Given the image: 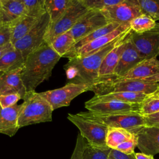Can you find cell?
<instances>
[{"label":"cell","mask_w":159,"mask_h":159,"mask_svg":"<svg viewBox=\"0 0 159 159\" xmlns=\"http://www.w3.org/2000/svg\"><path fill=\"white\" fill-rule=\"evenodd\" d=\"M137 146V136L134 134L132 139L126 140L119 145L115 150H117L125 155H131L135 153L134 150Z\"/></svg>","instance_id":"cell-35"},{"label":"cell","mask_w":159,"mask_h":159,"mask_svg":"<svg viewBox=\"0 0 159 159\" xmlns=\"http://www.w3.org/2000/svg\"><path fill=\"white\" fill-rule=\"evenodd\" d=\"M88 11L80 0H76L57 20L50 22L45 38V42L50 45L57 37L70 30Z\"/></svg>","instance_id":"cell-8"},{"label":"cell","mask_w":159,"mask_h":159,"mask_svg":"<svg viewBox=\"0 0 159 159\" xmlns=\"http://www.w3.org/2000/svg\"><path fill=\"white\" fill-rule=\"evenodd\" d=\"M131 31L130 29L124 33L112 50L106 56L101 65L98 79L109 77L113 75L114 71L125 48Z\"/></svg>","instance_id":"cell-16"},{"label":"cell","mask_w":159,"mask_h":159,"mask_svg":"<svg viewBox=\"0 0 159 159\" xmlns=\"http://www.w3.org/2000/svg\"><path fill=\"white\" fill-rule=\"evenodd\" d=\"M137 136V147L142 153L153 156L159 153V127H143Z\"/></svg>","instance_id":"cell-19"},{"label":"cell","mask_w":159,"mask_h":159,"mask_svg":"<svg viewBox=\"0 0 159 159\" xmlns=\"http://www.w3.org/2000/svg\"><path fill=\"white\" fill-rule=\"evenodd\" d=\"M158 83H149L134 79L107 77L98 79L90 87L89 91L94 96L104 95L112 93L132 92L144 94L155 93Z\"/></svg>","instance_id":"cell-3"},{"label":"cell","mask_w":159,"mask_h":159,"mask_svg":"<svg viewBox=\"0 0 159 159\" xmlns=\"http://www.w3.org/2000/svg\"><path fill=\"white\" fill-rule=\"evenodd\" d=\"M129 24L132 32L141 34L154 28L157 22L149 16L142 14L132 19Z\"/></svg>","instance_id":"cell-31"},{"label":"cell","mask_w":159,"mask_h":159,"mask_svg":"<svg viewBox=\"0 0 159 159\" xmlns=\"http://www.w3.org/2000/svg\"><path fill=\"white\" fill-rule=\"evenodd\" d=\"M130 29V24H122L119 26L114 31L103 35L89 43L81 47L77 50L67 53L63 56V57L68 58V59L73 58L76 57H82L84 56L90 55L99 51L100 49L122 35L124 33L127 32Z\"/></svg>","instance_id":"cell-14"},{"label":"cell","mask_w":159,"mask_h":159,"mask_svg":"<svg viewBox=\"0 0 159 159\" xmlns=\"http://www.w3.org/2000/svg\"><path fill=\"white\" fill-rule=\"evenodd\" d=\"M60 58L46 42L26 57L22 68L21 78L27 92L35 91L40 83L51 76Z\"/></svg>","instance_id":"cell-1"},{"label":"cell","mask_w":159,"mask_h":159,"mask_svg":"<svg viewBox=\"0 0 159 159\" xmlns=\"http://www.w3.org/2000/svg\"><path fill=\"white\" fill-rule=\"evenodd\" d=\"M130 39L141 58L148 60L159 55V23L147 32L138 34L130 32Z\"/></svg>","instance_id":"cell-10"},{"label":"cell","mask_w":159,"mask_h":159,"mask_svg":"<svg viewBox=\"0 0 159 159\" xmlns=\"http://www.w3.org/2000/svg\"><path fill=\"white\" fill-rule=\"evenodd\" d=\"M11 43V27L3 24L0 27V47Z\"/></svg>","instance_id":"cell-38"},{"label":"cell","mask_w":159,"mask_h":159,"mask_svg":"<svg viewBox=\"0 0 159 159\" xmlns=\"http://www.w3.org/2000/svg\"><path fill=\"white\" fill-rule=\"evenodd\" d=\"M88 111L102 115H113L137 112L139 104L91 98L84 103Z\"/></svg>","instance_id":"cell-13"},{"label":"cell","mask_w":159,"mask_h":159,"mask_svg":"<svg viewBox=\"0 0 159 159\" xmlns=\"http://www.w3.org/2000/svg\"><path fill=\"white\" fill-rule=\"evenodd\" d=\"M143 14L155 22L159 20V0H137Z\"/></svg>","instance_id":"cell-33"},{"label":"cell","mask_w":159,"mask_h":159,"mask_svg":"<svg viewBox=\"0 0 159 159\" xmlns=\"http://www.w3.org/2000/svg\"><path fill=\"white\" fill-rule=\"evenodd\" d=\"M3 25L2 20V12H1V2H0V27Z\"/></svg>","instance_id":"cell-43"},{"label":"cell","mask_w":159,"mask_h":159,"mask_svg":"<svg viewBox=\"0 0 159 159\" xmlns=\"http://www.w3.org/2000/svg\"><path fill=\"white\" fill-rule=\"evenodd\" d=\"M75 42L71 30H69L57 37L50 45L55 52L63 57L71 48Z\"/></svg>","instance_id":"cell-28"},{"label":"cell","mask_w":159,"mask_h":159,"mask_svg":"<svg viewBox=\"0 0 159 159\" xmlns=\"http://www.w3.org/2000/svg\"><path fill=\"white\" fill-rule=\"evenodd\" d=\"M147 94L132 92L112 93L104 95L94 96L93 98L102 101H115L126 103L140 104L144 99Z\"/></svg>","instance_id":"cell-23"},{"label":"cell","mask_w":159,"mask_h":159,"mask_svg":"<svg viewBox=\"0 0 159 159\" xmlns=\"http://www.w3.org/2000/svg\"><path fill=\"white\" fill-rule=\"evenodd\" d=\"M2 73H3V72H2V71H0V77H1V76L2 75Z\"/></svg>","instance_id":"cell-45"},{"label":"cell","mask_w":159,"mask_h":159,"mask_svg":"<svg viewBox=\"0 0 159 159\" xmlns=\"http://www.w3.org/2000/svg\"><path fill=\"white\" fill-rule=\"evenodd\" d=\"M39 17L24 16L10 25L11 27V43L14 45L17 41L24 37L32 28Z\"/></svg>","instance_id":"cell-22"},{"label":"cell","mask_w":159,"mask_h":159,"mask_svg":"<svg viewBox=\"0 0 159 159\" xmlns=\"http://www.w3.org/2000/svg\"><path fill=\"white\" fill-rule=\"evenodd\" d=\"M22 104L2 108L0 106V134L13 137L18 130L19 117Z\"/></svg>","instance_id":"cell-20"},{"label":"cell","mask_w":159,"mask_h":159,"mask_svg":"<svg viewBox=\"0 0 159 159\" xmlns=\"http://www.w3.org/2000/svg\"><path fill=\"white\" fill-rule=\"evenodd\" d=\"M134 135V134L122 128L108 127L106 138V145L112 149H116L122 142L132 139Z\"/></svg>","instance_id":"cell-27"},{"label":"cell","mask_w":159,"mask_h":159,"mask_svg":"<svg viewBox=\"0 0 159 159\" xmlns=\"http://www.w3.org/2000/svg\"><path fill=\"white\" fill-rule=\"evenodd\" d=\"M124 34L94 54L69 59L63 66L68 83L84 84L90 88L99 77V69L104 58Z\"/></svg>","instance_id":"cell-2"},{"label":"cell","mask_w":159,"mask_h":159,"mask_svg":"<svg viewBox=\"0 0 159 159\" xmlns=\"http://www.w3.org/2000/svg\"><path fill=\"white\" fill-rule=\"evenodd\" d=\"M67 118L77 127L80 135L88 143L100 147L107 146L106 138L108 127L98 121L84 117L79 113L75 114L69 113Z\"/></svg>","instance_id":"cell-7"},{"label":"cell","mask_w":159,"mask_h":159,"mask_svg":"<svg viewBox=\"0 0 159 159\" xmlns=\"http://www.w3.org/2000/svg\"><path fill=\"white\" fill-rule=\"evenodd\" d=\"M89 91V86L84 84L67 83L64 86L39 93L51 105L53 110L68 106L71 101L81 93Z\"/></svg>","instance_id":"cell-9"},{"label":"cell","mask_w":159,"mask_h":159,"mask_svg":"<svg viewBox=\"0 0 159 159\" xmlns=\"http://www.w3.org/2000/svg\"><path fill=\"white\" fill-rule=\"evenodd\" d=\"M22 68L4 72L0 77V96L18 94L23 99L27 91L21 78Z\"/></svg>","instance_id":"cell-17"},{"label":"cell","mask_w":159,"mask_h":159,"mask_svg":"<svg viewBox=\"0 0 159 159\" xmlns=\"http://www.w3.org/2000/svg\"><path fill=\"white\" fill-rule=\"evenodd\" d=\"M86 143V140L79 134L78 135L76 145L70 159H81L82 153Z\"/></svg>","instance_id":"cell-37"},{"label":"cell","mask_w":159,"mask_h":159,"mask_svg":"<svg viewBox=\"0 0 159 159\" xmlns=\"http://www.w3.org/2000/svg\"><path fill=\"white\" fill-rule=\"evenodd\" d=\"M144 127H159V112L143 116Z\"/></svg>","instance_id":"cell-39"},{"label":"cell","mask_w":159,"mask_h":159,"mask_svg":"<svg viewBox=\"0 0 159 159\" xmlns=\"http://www.w3.org/2000/svg\"><path fill=\"white\" fill-rule=\"evenodd\" d=\"M21 96L18 94H9L0 96V106L2 108H6L17 104V102L21 99Z\"/></svg>","instance_id":"cell-36"},{"label":"cell","mask_w":159,"mask_h":159,"mask_svg":"<svg viewBox=\"0 0 159 159\" xmlns=\"http://www.w3.org/2000/svg\"><path fill=\"white\" fill-rule=\"evenodd\" d=\"M155 93L159 94V83H158V88H157V91H156Z\"/></svg>","instance_id":"cell-44"},{"label":"cell","mask_w":159,"mask_h":159,"mask_svg":"<svg viewBox=\"0 0 159 159\" xmlns=\"http://www.w3.org/2000/svg\"><path fill=\"white\" fill-rule=\"evenodd\" d=\"M23 99L18 120L19 128L52 120L53 110L39 93L27 92Z\"/></svg>","instance_id":"cell-4"},{"label":"cell","mask_w":159,"mask_h":159,"mask_svg":"<svg viewBox=\"0 0 159 159\" xmlns=\"http://www.w3.org/2000/svg\"><path fill=\"white\" fill-rule=\"evenodd\" d=\"M25 59L21 52L12 48L5 53L0 58V71L3 73L22 68Z\"/></svg>","instance_id":"cell-24"},{"label":"cell","mask_w":159,"mask_h":159,"mask_svg":"<svg viewBox=\"0 0 159 159\" xmlns=\"http://www.w3.org/2000/svg\"><path fill=\"white\" fill-rule=\"evenodd\" d=\"M25 7V15L34 17H39L46 12L45 0H22Z\"/></svg>","instance_id":"cell-32"},{"label":"cell","mask_w":159,"mask_h":159,"mask_svg":"<svg viewBox=\"0 0 159 159\" xmlns=\"http://www.w3.org/2000/svg\"><path fill=\"white\" fill-rule=\"evenodd\" d=\"M135 159H154L153 156L143 153H135Z\"/></svg>","instance_id":"cell-42"},{"label":"cell","mask_w":159,"mask_h":159,"mask_svg":"<svg viewBox=\"0 0 159 159\" xmlns=\"http://www.w3.org/2000/svg\"><path fill=\"white\" fill-rule=\"evenodd\" d=\"M121 24H118V23L111 22V23H109L108 24H107L106 25L103 26V27L93 31V32L90 33L86 37H83V39H81L80 40L75 42V43L73 45V46L71 47V48L66 54L73 52L77 50L78 49H79L80 48H81V47L84 46V45L89 43L90 42H92L103 35H105L114 31Z\"/></svg>","instance_id":"cell-26"},{"label":"cell","mask_w":159,"mask_h":159,"mask_svg":"<svg viewBox=\"0 0 159 159\" xmlns=\"http://www.w3.org/2000/svg\"><path fill=\"white\" fill-rule=\"evenodd\" d=\"M108 159H135V153L131 155H125L117 150L112 149Z\"/></svg>","instance_id":"cell-40"},{"label":"cell","mask_w":159,"mask_h":159,"mask_svg":"<svg viewBox=\"0 0 159 159\" xmlns=\"http://www.w3.org/2000/svg\"><path fill=\"white\" fill-rule=\"evenodd\" d=\"M111 150L107 146L93 145L86 142L81 159H108Z\"/></svg>","instance_id":"cell-30"},{"label":"cell","mask_w":159,"mask_h":159,"mask_svg":"<svg viewBox=\"0 0 159 159\" xmlns=\"http://www.w3.org/2000/svg\"><path fill=\"white\" fill-rule=\"evenodd\" d=\"M80 2L89 10L101 11L104 9L116 5L122 0H80Z\"/></svg>","instance_id":"cell-34"},{"label":"cell","mask_w":159,"mask_h":159,"mask_svg":"<svg viewBox=\"0 0 159 159\" xmlns=\"http://www.w3.org/2000/svg\"><path fill=\"white\" fill-rule=\"evenodd\" d=\"M76 0H45L46 12L48 14L51 23L57 20Z\"/></svg>","instance_id":"cell-25"},{"label":"cell","mask_w":159,"mask_h":159,"mask_svg":"<svg viewBox=\"0 0 159 159\" xmlns=\"http://www.w3.org/2000/svg\"><path fill=\"white\" fill-rule=\"evenodd\" d=\"M12 48H14V45L11 43L7 44L4 46L1 47H0V58L5 53H6L7 52H8L9 50H10Z\"/></svg>","instance_id":"cell-41"},{"label":"cell","mask_w":159,"mask_h":159,"mask_svg":"<svg viewBox=\"0 0 159 159\" xmlns=\"http://www.w3.org/2000/svg\"><path fill=\"white\" fill-rule=\"evenodd\" d=\"M109 22L100 11L89 10L70 30L76 42Z\"/></svg>","instance_id":"cell-12"},{"label":"cell","mask_w":159,"mask_h":159,"mask_svg":"<svg viewBox=\"0 0 159 159\" xmlns=\"http://www.w3.org/2000/svg\"><path fill=\"white\" fill-rule=\"evenodd\" d=\"M142 61H143V60L141 58L132 43L130 34L125 48L121 55L119 61L114 71L113 75L109 77L122 78Z\"/></svg>","instance_id":"cell-18"},{"label":"cell","mask_w":159,"mask_h":159,"mask_svg":"<svg viewBox=\"0 0 159 159\" xmlns=\"http://www.w3.org/2000/svg\"><path fill=\"white\" fill-rule=\"evenodd\" d=\"M159 112V94L153 93L148 94L139 104L137 112L142 116Z\"/></svg>","instance_id":"cell-29"},{"label":"cell","mask_w":159,"mask_h":159,"mask_svg":"<svg viewBox=\"0 0 159 159\" xmlns=\"http://www.w3.org/2000/svg\"><path fill=\"white\" fill-rule=\"evenodd\" d=\"M3 24L12 23L26 16L22 0H0Z\"/></svg>","instance_id":"cell-21"},{"label":"cell","mask_w":159,"mask_h":159,"mask_svg":"<svg viewBox=\"0 0 159 159\" xmlns=\"http://www.w3.org/2000/svg\"><path fill=\"white\" fill-rule=\"evenodd\" d=\"M79 114L108 127L122 128L134 134H137L144 127L143 116L137 112L113 115H102L89 111L80 112Z\"/></svg>","instance_id":"cell-5"},{"label":"cell","mask_w":159,"mask_h":159,"mask_svg":"<svg viewBox=\"0 0 159 159\" xmlns=\"http://www.w3.org/2000/svg\"><path fill=\"white\" fill-rule=\"evenodd\" d=\"M149 83H159V61L157 58L144 60L131 69L124 77Z\"/></svg>","instance_id":"cell-15"},{"label":"cell","mask_w":159,"mask_h":159,"mask_svg":"<svg viewBox=\"0 0 159 159\" xmlns=\"http://www.w3.org/2000/svg\"><path fill=\"white\" fill-rule=\"evenodd\" d=\"M51 22L50 17L46 12L37 20L29 32L13 45L20 51L24 58L45 43V38Z\"/></svg>","instance_id":"cell-6"},{"label":"cell","mask_w":159,"mask_h":159,"mask_svg":"<svg viewBox=\"0 0 159 159\" xmlns=\"http://www.w3.org/2000/svg\"><path fill=\"white\" fill-rule=\"evenodd\" d=\"M109 23H130L134 18L143 14L137 0H122L121 2L106 7L101 11Z\"/></svg>","instance_id":"cell-11"}]
</instances>
